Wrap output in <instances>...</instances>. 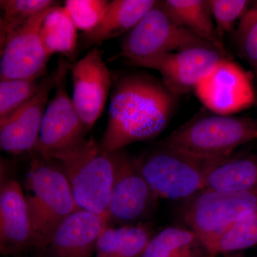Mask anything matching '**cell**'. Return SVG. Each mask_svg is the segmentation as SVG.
Masks as SVG:
<instances>
[{
  "label": "cell",
  "instance_id": "obj_1",
  "mask_svg": "<svg viewBox=\"0 0 257 257\" xmlns=\"http://www.w3.org/2000/svg\"><path fill=\"white\" fill-rule=\"evenodd\" d=\"M109 120L100 143L106 152L155 138L165 130L176 96L158 79L133 72H111Z\"/></svg>",
  "mask_w": 257,
  "mask_h": 257
},
{
  "label": "cell",
  "instance_id": "obj_2",
  "mask_svg": "<svg viewBox=\"0 0 257 257\" xmlns=\"http://www.w3.org/2000/svg\"><path fill=\"white\" fill-rule=\"evenodd\" d=\"M25 188L34 248L41 253L61 223L79 208L67 177L54 159L32 156Z\"/></svg>",
  "mask_w": 257,
  "mask_h": 257
},
{
  "label": "cell",
  "instance_id": "obj_3",
  "mask_svg": "<svg viewBox=\"0 0 257 257\" xmlns=\"http://www.w3.org/2000/svg\"><path fill=\"white\" fill-rule=\"evenodd\" d=\"M256 139L257 119L214 114L194 118L158 145L205 160H224Z\"/></svg>",
  "mask_w": 257,
  "mask_h": 257
},
{
  "label": "cell",
  "instance_id": "obj_4",
  "mask_svg": "<svg viewBox=\"0 0 257 257\" xmlns=\"http://www.w3.org/2000/svg\"><path fill=\"white\" fill-rule=\"evenodd\" d=\"M79 209L107 216L114 165L112 152H106L94 138L57 155Z\"/></svg>",
  "mask_w": 257,
  "mask_h": 257
},
{
  "label": "cell",
  "instance_id": "obj_5",
  "mask_svg": "<svg viewBox=\"0 0 257 257\" xmlns=\"http://www.w3.org/2000/svg\"><path fill=\"white\" fill-rule=\"evenodd\" d=\"M135 159L159 197L184 202L206 188L211 170L223 161L205 160L160 145Z\"/></svg>",
  "mask_w": 257,
  "mask_h": 257
},
{
  "label": "cell",
  "instance_id": "obj_6",
  "mask_svg": "<svg viewBox=\"0 0 257 257\" xmlns=\"http://www.w3.org/2000/svg\"><path fill=\"white\" fill-rule=\"evenodd\" d=\"M254 214H257V189H204L184 201L181 207L182 219L196 233L207 251L229 226Z\"/></svg>",
  "mask_w": 257,
  "mask_h": 257
},
{
  "label": "cell",
  "instance_id": "obj_7",
  "mask_svg": "<svg viewBox=\"0 0 257 257\" xmlns=\"http://www.w3.org/2000/svg\"><path fill=\"white\" fill-rule=\"evenodd\" d=\"M196 46L214 47L179 25L169 14L162 1H157L138 25L126 33L119 56L127 60H140Z\"/></svg>",
  "mask_w": 257,
  "mask_h": 257
},
{
  "label": "cell",
  "instance_id": "obj_8",
  "mask_svg": "<svg viewBox=\"0 0 257 257\" xmlns=\"http://www.w3.org/2000/svg\"><path fill=\"white\" fill-rule=\"evenodd\" d=\"M114 180L107 207L108 226L142 224L157 209L159 197L133 158L121 150L112 152Z\"/></svg>",
  "mask_w": 257,
  "mask_h": 257
},
{
  "label": "cell",
  "instance_id": "obj_9",
  "mask_svg": "<svg viewBox=\"0 0 257 257\" xmlns=\"http://www.w3.org/2000/svg\"><path fill=\"white\" fill-rule=\"evenodd\" d=\"M55 96L47 104L40 138L32 156L52 159L54 155L87 140L88 133L67 89L69 63L63 57L57 64Z\"/></svg>",
  "mask_w": 257,
  "mask_h": 257
},
{
  "label": "cell",
  "instance_id": "obj_10",
  "mask_svg": "<svg viewBox=\"0 0 257 257\" xmlns=\"http://www.w3.org/2000/svg\"><path fill=\"white\" fill-rule=\"evenodd\" d=\"M227 54L212 46L189 47L166 55L128 60L133 65L158 71L162 82L175 96L194 89Z\"/></svg>",
  "mask_w": 257,
  "mask_h": 257
},
{
  "label": "cell",
  "instance_id": "obj_11",
  "mask_svg": "<svg viewBox=\"0 0 257 257\" xmlns=\"http://www.w3.org/2000/svg\"><path fill=\"white\" fill-rule=\"evenodd\" d=\"M194 90L199 101L216 114L231 116L256 101L251 76L228 57L198 83Z\"/></svg>",
  "mask_w": 257,
  "mask_h": 257
},
{
  "label": "cell",
  "instance_id": "obj_12",
  "mask_svg": "<svg viewBox=\"0 0 257 257\" xmlns=\"http://www.w3.org/2000/svg\"><path fill=\"white\" fill-rule=\"evenodd\" d=\"M54 7L39 13L13 32L0 46V80L41 79L47 75V65L51 56L42 44L40 32Z\"/></svg>",
  "mask_w": 257,
  "mask_h": 257
},
{
  "label": "cell",
  "instance_id": "obj_13",
  "mask_svg": "<svg viewBox=\"0 0 257 257\" xmlns=\"http://www.w3.org/2000/svg\"><path fill=\"white\" fill-rule=\"evenodd\" d=\"M73 82L72 102L87 131L100 116L112 85L111 72L94 47L83 58L69 64Z\"/></svg>",
  "mask_w": 257,
  "mask_h": 257
},
{
  "label": "cell",
  "instance_id": "obj_14",
  "mask_svg": "<svg viewBox=\"0 0 257 257\" xmlns=\"http://www.w3.org/2000/svg\"><path fill=\"white\" fill-rule=\"evenodd\" d=\"M57 69L41 79L40 87L31 99L4 119H0V147L13 155L31 154L36 147L48 104L55 88Z\"/></svg>",
  "mask_w": 257,
  "mask_h": 257
},
{
  "label": "cell",
  "instance_id": "obj_15",
  "mask_svg": "<svg viewBox=\"0 0 257 257\" xmlns=\"http://www.w3.org/2000/svg\"><path fill=\"white\" fill-rule=\"evenodd\" d=\"M34 248L28 205L18 180L1 176L0 251L4 256H20Z\"/></svg>",
  "mask_w": 257,
  "mask_h": 257
},
{
  "label": "cell",
  "instance_id": "obj_16",
  "mask_svg": "<svg viewBox=\"0 0 257 257\" xmlns=\"http://www.w3.org/2000/svg\"><path fill=\"white\" fill-rule=\"evenodd\" d=\"M107 216L79 209L69 214L56 229L42 257H92Z\"/></svg>",
  "mask_w": 257,
  "mask_h": 257
},
{
  "label": "cell",
  "instance_id": "obj_17",
  "mask_svg": "<svg viewBox=\"0 0 257 257\" xmlns=\"http://www.w3.org/2000/svg\"><path fill=\"white\" fill-rule=\"evenodd\" d=\"M156 3L155 0L109 2L99 24L92 30L83 32L80 37L81 44L84 48H87L127 33L138 25Z\"/></svg>",
  "mask_w": 257,
  "mask_h": 257
},
{
  "label": "cell",
  "instance_id": "obj_18",
  "mask_svg": "<svg viewBox=\"0 0 257 257\" xmlns=\"http://www.w3.org/2000/svg\"><path fill=\"white\" fill-rule=\"evenodd\" d=\"M162 3L179 25L226 53L218 37L209 0H166Z\"/></svg>",
  "mask_w": 257,
  "mask_h": 257
},
{
  "label": "cell",
  "instance_id": "obj_19",
  "mask_svg": "<svg viewBox=\"0 0 257 257\" xmlns=\"http://www.w3.org/2000/svg\"><path fill=\"white\" fill-rule=\"evenodd\" d=\"M216 191L257 189V152L221 161L208 176L206 188Z\"/></svg>",
  "mask_w": 257,
  "mask_h": 257
},
{
  "label": "cell",
  "instance_id": "obj_20",
  "mask_svg": "<svg viewBox=\"0 0 257 257\" xmlns=\"http://www.w3.org/2000/svg\"><path fill=\"white\" fill-rule=\"evenodd\" d=\"M147 224L114 227L103 230L96 246V257H139L154 236Z\"/></svg>",
  "mask_w": 257,
  "mask_h": 257
},
{
  "label": "cell",
  "instance_id": "obj_21",
  "mask_svg": "<svg viewBox=\"0 0 257 257\" xmlns=\"http://www.w3.org/2000/svg\"><path fill=\"white\" fill-rule=\"evenodd\" d=\"M139 257H211L192 229L169 226L154 235Z\"/></svg>",
  "mask_w": 257,
  "mask_h": 257
},
{
  "label": "cell",
  "instance_id": "obj_22",
  "mask_svg": "<svg viewBox=\"0 0 257 257\" xmlns=\"http://www.w3.org/2000/svg\"><path fill=\"white\" fill-rule=\"evenodd\" d=\"M77 28L64 7H54L42 23L40 36L47 53L74 55L78 45Z\"/></svg>",
  "mask_w": 257,
  "mask_h": 257
},
{
  "label": "cell",
  "instance_id": "obj_23",
  "mask_svg": "<svg viewBox=\"0 0 257 257\" xmlns=\"http://www.w3.org/2000/svg\"><path fill=\"white\" fill-rule=\"evenodd\" d=\"M59 5L52 0H1L0 46L8 37L44 10Z\"/></svg>",
  "mask_w": 257,
  "mask_h": 257
},
{
  "label": "cell",
  "instance_id": "obj_24",
  "mask_svg": "<svg viewBox=\"0 0 257 257\" xmlns=\"http://www.w3.org/2000/svg\"><path fill=\"white\" fill-rule=\"evenodd\" d=\"M257 244V214L246 216L229 226L216 239L207 252L209 256L228 254Z\"/></svg>",
  "mask_w": 257,
  "mask_h": 257
},
{
  "label": "cell",
  "instance_id": "obj_25",
  "mask_svg": "<svg viewBox=\"0 0 257 257\" xmlns=\"http://www.w3.org/2000/svg\"><path fill=\"white\" fill-rule=\"evenodd\" d=\"M41 79L0 80V119L21 107L36 94Z\"/></svg>",
  "mask_w": 257,
  "mask_h": 257
},
{
  "label": "cell",
  "instance_id": "obj_26",
  "mask_svg": "<svg viewBox=\"0 0 257 257\" xmlns=\"http://www.w3.org/2000/svg\"><path fill=\"white\" fill-rule=\"evenodd\" d=\"M109 2L107 0H67L64 8L78 30L88 32L101 21Z\"/></svg>",
  "mask_w": 257,
  "mask_h": 257
},
{
  "label": "cell",
  "instance_id": "obj_27",
  "mask_svg": "<svg viewBox=\"0 0 257 257\" xmlns=\"http://www.w3.org/2000/svg\"><path fill=\"white\" fill-rule=\"evenodd\" d=\"M218 37L221 41L223 35L231 31L238 18L246 13L249 2L246 0H209ZM222 42V41H221Z\"/></svg>",
  "mask_w": 257,
  "mask_h": 257
},
{
  "label": "cell",
  "instance_id": "obj_28",
  "mask_svg": "<svg viewBox=\"0 0 257 257\" xmlns=\"http://www.w3.org/2000/svg\"><path fill=\"white\" fill-rule=\"evenodd\" d=\"M236 39L241 55L252 67L257 78V21Z\"/></svg>",
  "mask_w": 257,
  "mask_h": 257
},
{
  "label": "cell",
  "instance_id": "obj_29",
  "mask_svg": "<svg viewBox=\"0 0 257 257\" xmlns=\"http://www.w3.org/2000/svg\"><path fill=\"white\" fill-rule=\"evenodd\" d=\"M257 21V1L255 2L251 8L246 10L241 17L239 28L236 32V38L242 35L253 23Z\"/></svg>",
  "mask_w": 257,
  "mask_h": 257
},
{
  "label": "cell",
  "instance_id": "obj_30",
  "mask_svg": "<svg viewBox=\"0 0 257 257\" xmlns=\"http://www.w3.org/2000/svg\"><path fill=\"white\" fill-rule=\"evenodd\" d=\"M225 257H242V256H225Z\"/></svg>",
  "mask_w": 257,
  "mask_h": 257
},
{
  "label": "cell",
  "instance_id": "obj_31",
  "mask_svg": "<svg viewBox=\"0 0 257 257\" xmlns=\"http://www.w3.org/2000/svg\"><path fill=\"white\" fill-rule=\"evenodd\" d=\"M255 102H256V106H257V94H256V101H255Z\"/></svg>",
  "mask_w": 257,
  "mask_h": 257
},
{
  "label": "cell",
  "instance_id": "obj_32",
  "mask_svg": "<svg viewBox=\"0 0 257 257\" xmlns=\"http://www.w3.org/2000/svg\"><path fill=\"white\" fill-rule=\"evenodd\" d=\"M40 257H42V256H40Z\"/></svg>",
  "mask_w": 257,
  "mask_h": 257
}]
</instances>
